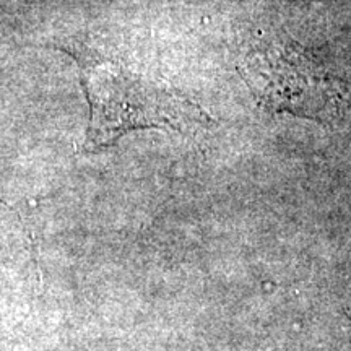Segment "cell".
<instances>
[{"instance_id":"1","label":"cell","mask_w":351,"mask_h":351,"mask_svg":"<svg viewBox=\"0 0 351 351\" xmlns=\"http://www.w3.org/2000/svg\"><path fill=\"white\" fill-rule=\"evenodd\" d=\"M70 52L80 64L90 104L88 150L109 147L127 132L137 129L166 127L184 132L208 122L200 106L160 78L112 57L86 49Z\"/></svg>"},{"instance_id":"2","label":"cell","mask_w":351,"mask_h":351,"mask_svg":"<svg viewBox=\"0 0 351 351\" xmlns=\"http://www.w3.org/2000/svg\"><path fill=\"white\" fill-rule=\"evenodd\" d=\"M238 70L257 104L270 112L328 121L343 103L337 82L288 38L252 43L241 56Z\"/></svg>"}]
</instances>
